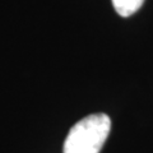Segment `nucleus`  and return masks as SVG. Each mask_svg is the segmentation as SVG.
<instances>
[{"instance_id":"f03ea898","label":"nucleus","mask_w":153,"mask_h":153,"mask_svg":"<svg viewBox=\"0 0 153 153\" xmlns=\"http://www.w3.org/2000/svg\"><path fill=\"white\" fill-rule=\"evenodd\" d=\"M115 10L121 17H130L138 12L144 0H111Z\"/></svg>"},{"instance_id":"f257e3e1","label":"nucleus","mask_w":153,"mask_h":153,"mask_svg":"<svg viewBox=\"0 0 153 153\" xmlns=\"http://www.w3.org/2000/svg\"><path fill=\"white\" fill-rule=\"evenodd\" d=\"M111 120L106 114H92L79 120L69 130L64 153H100L106 142Z\"/></svg>"}]
</instances>
